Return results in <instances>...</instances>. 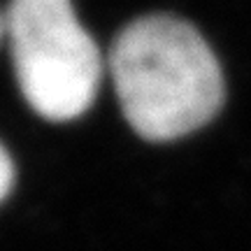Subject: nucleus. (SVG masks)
I'll return each mask as SVG.
<instances>
[{
    "instance_id": "nucleus-1",
    "label": "nucleus",
    "mask_w": 251,
    "mask_h": 251,
    "mask_svg": "<svg viewBox=\"0 0 251 251\" xmlns=\"http://www.w3.org/2000/svg\"><path fill=\"white\" fill-rule=\"evenodd\" d=\"M124 117L135 133L168 142L212 121L224 102V75L212 47L188 21L140 17L109 54Z\"/></svg>"
},
{
    "instance_id": "nucleus-3",
    "label": "nucleus",
    "mask_w": 251,
    "mask_h": 251,
    "mask_svg": "<svg viewBox=\"0 0 251 251\" xmlns=\"http://www.w3.org/2000/svg\"><path fill=\"white\" fill-rule=\"evenodd\" d=\"M12 184H14V163L9 158L7 149L0 144V202L9 193Z\"/></svg>"
},
{
    "instance_id": "nucleus-4",
    "label": "nucleus",
    "mask_w": 251,
    "mask_h": 251,
    "mask_svg": "<svg viewBox=\"0 0 251 251\" xmlns=\"http://www.w3.org/2000/svg\"><path fill=\"white\" fill-rule=\"evenodd\" d=\"M0 28H2V26H0Z\"/></svg>"
},
{
    "instance_id": "nucleus-2",
    "label": "nucleus",
    "mask_w": 251,
    "mask_h": 251,
    "mask_svg": "<svg viewBox=\"0 0 251 251\" xmlns=\"http://www.w3.org/2000/svg\"><path fill=\"white\" fill-rule=\"evenodd\" d=\"M7 35L19 89L49 121L81 117L102 77L98 45L68 0H17L7 9Z\"/></svg>"
}]
</instances>
